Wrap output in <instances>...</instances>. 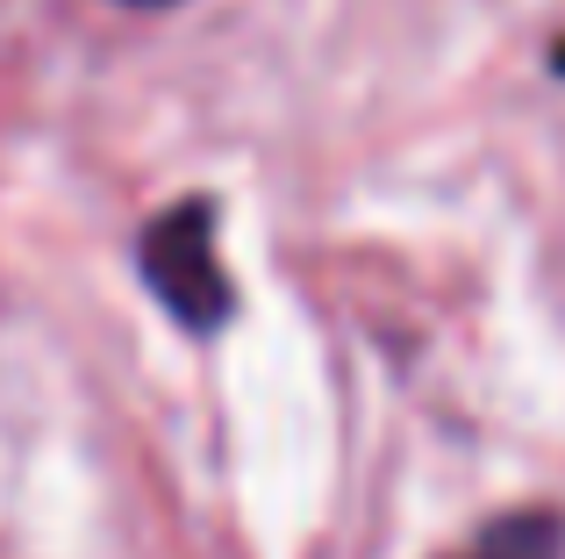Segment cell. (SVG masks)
<instances>
[{"label":"cell","instance_id":"1","mask_svg":"<svg viewBox=\"0 0 565 559\" xmlns=\"http://www.w3.org/2000/svg\"><path fill=\"white\" fill-rule=\"evenodd\" d=\"M143 280L186 330H215L230 316V280L215 266V209L207 201H180L143 230Z\"/></svg>","mask_w":565,"mask_h":559},{"label":"cell","instance_id":"2","mask_svg":"<svg viewBox=\"0 0 565 559\" xmlns=\"http://www.w3.org/2000/svg\"><path fill=\"white\" fill-rule=\"evenodd\" d=\"M480 559H558V524L552 517H509L487 531Z\"/></svg>","mask_w":565,"mask_h":559},{"label":"cell","instance_id":"3","mask_svg":"<svg viewBox=\"0 0 565 559\" xmlns=\"http://www.w3.org/2000/svg\"><path fill=\"white\" fill-rule=\"evenodd\" d=\"M129 8H172V0H129Z\"/></svg>","mask_w":565,"mask_h":559}]
</instances>
